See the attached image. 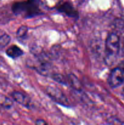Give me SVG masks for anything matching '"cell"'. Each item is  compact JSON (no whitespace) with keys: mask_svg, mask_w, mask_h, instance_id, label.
<instances>
[{"mask_svg":"<svg viewBox=\"0 0 124 125\" xmlns=\"http://www.w3.org/2000/svg\"><path fill=\"white\" fill-rule=\"evenodd\" d=\"M120 48V37L117 33H109L105 42V61L108 65H112L117 58Z\"/></svg>","mask_w":124,"mask_h":125,"instance_id":"obj_1","label":"cell"},{"mask_svg":"<svg viewBox=\"0 0 124 125\" xmlns=\"http://www.w3.org/2000/svg\"><path fill=\"white\" fill-rule=\"evenodd\" d=\"M12 9L15 14L25 17H33L40 13L38 2L36 0L15 2L12 5Z\"/></svg>","mask_w":124,"mask_h":125,"instance_id":"obj_2","label":"cell"},{"mask_svg":"<svg viewBox=\"0 0 124 125\" xmlns=\"http://www.w3.org/2000/svg\"><path fill=\"white\" fill-rule=\"evenodd\" d=\"M124 82V60L111 71L108 83L112 88L117 87Z\"/></svg>","mask_w":124,"mask_h":125,"instance_id":"obj_3","label":"cell"},{"mask_svg":"<svg viewBox=\"0 0 124 125\" xmlns=\"http://www.w3.org/2000/svg\"><path fill=\"white\" fill-rule=\"evenodd\" d=\"M46 92L50 98L55 102L64 106L69 107L71 103L64 93L59 89L54 87H48Z\"/></svg>","mask_w":124,"mask_h":125,"instance_id":"obj_4","label":"cell"},{"mask_svg":"<svg viewBox=\"0 0 124 125\" xmlns=\"http://www.w3.org/2000/svg\"><path fill=\"white\" fill-rule=\"evenodd\" d=\"M10 95L12 98L15 101L18 103L19 104L22 105L24 107L29 108L31 106V100L29 96H27L23 93L21 92L15 91L13 92Z\"/></svg>","mask_w":124,"mask_h":125,"instance_id":"obj_5","label":"cell"},{"mask_svg":"<svg viewBox=\"0 0 124 125\" xmlns=\"http://www.w3.org/2000/svg\"><path fill=\"white\" fill-rule=\"evenodd\" d=\"M58 10L59 12L64 13L70 17L76 18L78 15L77 11L74 9L72 5L69 2H64L62 4H59L58 6Z\"/></svg>","mask_w":124,"mask_h":125,"instance_id":"obj_6","label":"cell"},{"mask_svg":"<svg viewBox=\"0 0 124 125\" xmlns=\"http://www.w3.org/2000/svg\"><path fill=\"white\" fill-rule=\"evenodd\" d=\"M6 54L12 59H16L20 57L23 54V51L21 49L16 45H12L7 49Z\"/></svg>","mask_w":124,"mask_h":125,"instance_id":"obj_7","label":"cell"},{"mask_svg":"<svg viewBox=\"0 0 124 125\" xmlns=\"http://www.w3.org/2000/svg\"><path fill=\"white\" fill-rule=\"evenodd\" d=\"M13 101L6 95L0 94V106L4 109H10L13 106Z\"/></svg>","mask_w":124,"mask_h":125,"instance_id":"obj_8","label":"cell"},{"mask_svg":"<svg viewBox=\"0 0 124 125\" xmlns=\"http://www.w3.org/2000/svg\"><path fill=\"white\" fill-rule=\"evenodd\" d=\"M10 40V37L8 34L2 32V31H0V50L7 46Z\"/></svg>","mask_w":124,"mask_h":125,"instance_id":"obj_9","label":"cell"},{"mask_svg":"<svg viewBox=\"0 0 124 125\" xmlns=\"http://www.w3.org/2000/svg\"><path fill=\"white\" fill-rule=\"evenodd\" d=\"M38 2H41L47 7H53L59 5L61 0H36Z\"/></svg>","mask_w":124,"mask_h":125,"instance_id":"obj_10","label":"cell"},{"mask_svg":"<svg viewBox=\"0 0 124 125\" xmlns=\"http://www.w3.org/2000/svg\"><path fill=\"white\" fill-rule=\"evenodd\" d=\"M28 32V28L25 26L19 27L17 32V37L18 39H24L27 35Z\"/></svg>","mask_w":124,"mask_h":125,"instance_id":"obj_11","label":"cell"},{"mask_svg":"<svg viewBox=\"0 0 124 125\" xmlns=\"http://www.w3.org/2000/svg\"><path fill=\"white\" fill-rule=\"evenodd\" d=\"M35 125H48L47 122L43 119H38L35 122Z\"/></svg>","mask_w":124,"mask_h":125,"instance_id":"obj_12","label":"cell"},{"mask_svg":"<svg viewBox=\"0 0 124 125\" xmlns=\"http://www.w3.org/2000/svg\"><path fill=\"white\" fill-rule=\"evenodd\" d=\"M123 94H124V89H123Z\"/></svg>","mask_w":124,"mask_h":125,"instance_id":"obj_13","label":"cell"}]
</instances>
